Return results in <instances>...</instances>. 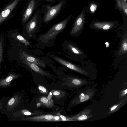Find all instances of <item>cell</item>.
Returning a JSON list of instances; mask_svg holds the SVG:
<instances>
[{
    "mask_svg": "<svg viewBox=\"0 0 127 127\" xmlns=\"http://www.w3.org/2000/svg\"><path fill=\"white\" fill-rule=\"evenodd\" d=\"M97 7V5L96 4L92 3L91 4L90 9V10L92 13H94L96 10Z\"/></svg>",
    "mask_w": 127,
    "mask_h": 127,
    "instance_id": "obj_21",
    "label": "cell"
},
{
    "mask_svg": "<svg viewBox=\"0 0 127 127\" xmlns=\"http://www.w3.org/2000/svg\"><path fill=\"white\" fill-rule=\"evenodd\" d=\"M37 16L35 14L26 26V28L28 33L31 34L35 31L37 27Z\"/></svg>",
    "mask_w": 127,
    "mask_h": 127,
    "instance_id": "obj_12",
    "label": "cell"
},
{
    "mask_svg": "<svg viewBox=\"0 0 127 127\" xmlns=\"http://www.w3.org/2000/svg\"><path fill=\"white\" fill-rule=\"evenodd\" d=\"M18 74L10 73L5 78H0V88H4L10 85L12 81L18 78Z\"/></svg>",
    "mask_w": 127,
    "mask_h": 127,
    "instance_id": "obj_10",
    "label": "cell"
},
{
    "mask_svg": "<svg viewBox=\"0 0 127 127\" xmlns=\"http://www.w3.org/2000/svg\"><path fill=\"white\" fill-rule=\"evenodd\" d=\"M52 94L53 95L56 96H58L60 94V93L58 91H55L53 92Z\"/></svg>",
    "mask_w": 127,
    "mask_h": 127,
    "instance_id": "obj_27",
    "label": "cell"
},
{
    "mask_svg": "<svg viewBox=\"0 0 127 127\" xmlns=\"http://www.w3.org/2000/svg\"><path fill=\"white\" fill-rule=\"evenodd\" d=\"M127 52V39L125 37L122 41L121 48L119 51V54L122 55L126 53Z\"/></svg>",
    "mask_w": 127,
    "mask_h": 127,
    "instance_id": "obj_16",
    "label": "cell"
},
{
    "mask_svg": "<svg viewBox=\"0 0 127 127\" xmlns=\"http://www.w3.org/2000/svg\"><path fill=\"white\" fill-rule=\"evenodd\" d=\"M122 8L126 15H127V3L126 0H121Z\"/></svg>",
    "mask_w": 127,
    "mask_h": 127,
    "instance_id": "obj_19",
    "label": "cell"
},
{
    "mask_svg": "<svg viewBox=\"0 0 127 127\" xmlns=\"http://www.w3.org/2000/svg\"><path fill=\"white\" fill-rule=\"evenodd\" d=\"M117 3L118 7L120 10L122 9V4L120 0H117Z\"/></svg>",
    "mask_w": 127,
    "mask_h": 127,
    "instance_id": "obj_26",
    "label": "cell"
},
{
    "mask_svg": "<svg viewBox=\"0 0 127 127\" xmlns=\"http://www.w3.org/2000/svg\"><path fill=\"white\" fill-rule=\"evenodd\" d=\"M118 105H115L113 106L111 109V111H112L115 109L117 106Z\"/></svg>",
    "mask_w": 127,
    "mask_h": 127,
    "instance_id": "obj_29",
    "label": "cell"
},
{
    "mask_svg": "<svg viewBox=\"0 0 127 127\" xmlns=\"http://www.w3.org/2000/svg\"><path fill=\"white\" fill-rule=\"evenodd\" d=\"M53 58L59 63L70 69L83 74H85L86 73V72L75 65L61 58L55 56L53 57Z\"/></svg>",
    "mask_w": 127,
    "mask_h": 127,
    "instance_id": "obj_5",
    "label": "cell"
},
{
    "mask_svg": "<svg viewBox=\"0 0 127 127\" xmlns=\"http://www.w3.org/2000/svg\"><path fill=\"white\" fill-rule=\"evenodd\" d=\"M35 2L34 0H32L30 2L24 13L22 18V22L25 23L32 13L35 7Z\"/></svg>",
    "mask_w": 127,
    "mask_h": 127,
    "instance_id": "obj_11",
    "label": "cell"
},
{
    "mask_svg": "<svg viewBox=\"0 0 127 127\" xmlns=\"http://www.w3.org/2000/svg\"><path fill=\"white\" fill-rule=\"evenodd\" d=\"M4 44V34L2 32L0 35V70L3 59Z\"/></svg>",
    "mask_w": 127,
    "mask_h": 127,
    "instance_id": "obj_14",
    "label": "cell"
},
{
    "mask_svg": "<svg viewBox=\"0 0 127 127\" xmlns=\"http://www.w3.org/2000/svg\"><path fill=\"white\" fill-rule=\"evenodd\" d=\"M54 116H55L51 114H47L26 118L23 119L25 120L33 121H55Z\"/></svg>",
    "mask_w": 127,
    "mask_h": 127,
    "instance_id": "obj_9",
    "label": "cell"
},
{
    "mask_svg": "<svg viewBox=\"0 0 127 127\" xmlns=\"http://www.w3.org/2000/svg\"><path fill=\"white\" fill-rule=\"evenodd\" d=\"M84 21V15L83 12L76 20L70 32L71 34L77 33L82 29Z\"/></svg>",
    "mask_w": 127,
    "mask_h": 127,
    "instance_id": "obj_6",
    "label": "cell"
},
{
    "mask_svg": "<svg viewBox=\"0 0 127 127\" xmlns=\"http://www.w3.org/2000/svg\"><path fill=\"white\" fill-rule=\"evenodd\" d=\"M20 97L18 94L16 93L11 97L4 105V111L5 112H14L16 110L20 102Z\"/></svg>",
    "mask_w": 127,
    "mask_h": 127,
    "instance_id": "obj_2",
    "label": "cell"
},
{
    "mask_svg": "<svg viewBox=\"0 0 127 127\" xmlns=\"http://www.w3.org/2000/svg\"><path fill=\"white\" fill-rule=\"evenodd\" d=\"M23 63L27 65L31 69L35 72L42 75L48 77H51L52 75L50 73L43 71L37 65L28 62L27 61L22 59Z\"/></svg>",
    "mask_w": 127,
    "mask_h": 127,
    "instance_id": "obj_8",
    "label": "cell"
},
{
    "mask_svg": "<svg viewBox=\"0 0 127 127\" xmlns=\"http://www.w3.org/2000/svg\"><path fill=\"white\" fill-rule=\"evenodd\" d=\"M72 83L75 85H79L81 83V81L77 79H74L72 81Z\"/></svg>",
    "mask_w": 127,
    "mask_h": 127,
    "instance_id": "obj_23",
    "label": "cell"
},
{
    "mask_svg": "<svg viewBox=\"0 0 127 127\" xmlns=\"http://www.w3.org/2000/svg\"><path fill=\"white\" fill-rule=\"evenodd\" d=\"M19 0H15L8 5L0 13V24L6 19L18 3Z\"/></svg>",
    "mask_w": 127,
    "mask_h": 127,
    "instance_id": "obj_7",
    "label": "cell"
},
{
    "mask_svg": "<svg viewBox=\"0 0 127 127\" xmlns=\"http://www.w3.org/2000/svg\"><path fill=\"white\" fill-rule=\"evenodd\" d=\"M39 101L43 105L47 107H51L53 105V101L52 99L49 100L45 97H42L40 98Z\"/></svg>",
    "mask_w": 127,
    "mask_h": 127,
    "instance_id": "obj_15",
    "label": "cell"
},
{
    "mask_svg": "<svg viewBox=\"0 0 127 127\" xmlns=\"http://www.w3.org/2000/svg\"><path fill=\"white\" fill-rule=\"evenodd\" d=\"M21 113L24 115H30L32 114L30 112L25 110H23L21 111Z\"/></svg>",
    "mask_w": 127,
    "mask_h": 127,
    "instance_id": "obj_24",
    "label": "cell"
},
{
    "mask_svg": "<svg viewBox=\"0 0 127 127\" xmlns=\"http://www.w3.org/2000/svg\"><path fill=\"white\" fill-rule=\"evenodd\" d=\"M53 96L52 95H51L49 94L48 95L47 98L49 100H51L52 99L51 98Z\"/></svg>",
    "mask_w": 127,
    "mask_h": 127,
    "instance_id": "obj_28",
    "label": "cell"
},
{
    "mask_svg": "<svg viewBox=\"0 0 127 127\" xmlns=\"http://www.w3.org/2000/svg\"><path fill=\"white\" fill-rule=\"evenodd\" d=\"M20 56L21 59H24L31 63L34 64L42 68H45L46 67V65L44 61L32 56L24 51H23L20 53Z\"/></svg>",
    "mask_w": 127,
    "mask_h": 127,
    "instance_id": "obj_4",
    "label": "cell"
},
{
    "mask_svg": "<svg viewBox=\"0 0 127 127\" xmlns=\"http://www.w3.org/2000/svg\"><path fill=\"white\" fill-rule=\"evenodd\" d=\"M67 47L69 50L75 54L79 55L83 54L79 49L70 44H68Z\"/></svg>",
    "mask_w": 127,
    "mask_h": 127,
    "instance_id": "obj_17",
    "label": "cell"
},
{
    "mask_svg": "<svg viewBox=\"0 0 127 127\" xmlns=\"http://www.w3.org/2000/svg\"><path fill=\"white\" fill-rule=\"evenodd\" d=\"M63 3L62 1L57 4L50 8L46 13L44 18V22L45 23L52 20L57 14L61 8Z\"/></svg>",
    "mask_w": 127,
    "mask_h": 127,
    "instance_id": "obj_3",
    "label": "cell"
},
{
    "mask_svg": "<svg viewBox=\"0 0 127 127\" xmlns=\"http://www.w3.org/2000/svg\"><path fill=\"white\" fill-rule=\"evenodd\" d=\"M95 28L104 30H107L112 28L114 24L111 22H96L93 24Z\"/></svg>",
    "mask_w": 127,
    "mask_h": 127,
    "instance_id": "obj_13",
    "label": "cell"
},
{
    "mask_svg": "<svg viewBox=\"0 0 127 127\" xmlns=\"http://www.w3.org/2000/svg\"><path fill=\"white\" fill-rule=\"evenodd\" d=\"M87 118V116L85 115H83L80 116L78 118V119L79 120H83L86 119Z\"/></svg>",
    "mask_w": 127,
    "mask_h": 127,
    "instance_id": "obj_25",
    "label": "cell"
},
{
    "mask_svg": "<svg viewBox=\"0 0 127 127\" xmlns=\"http://www.w3.org/2000/svg\"><path fill=\"white\" fill-rule=\"evenodd\" d=\"M124 93L123 95H124L125 94H126L127 93V89H126L124 91Z\"/></svg>",
    "mask_w": 127,
    "mask_h": 127,
    "instance_id": "obj_31",
    "label": "cell"
},
{
    "mask_svg": "<svg viewBox=\"0 0 127 127\" xmlns=\"http://www.w3.org/2000/svg\"><path fill=\"white\" fill-rule=\"evenodd\" d=\"M38 89L41 93L45 94H48V92L47 89L43 86H39Z\"/></svg>",
    "mask_w": 127,
    "mask_h": 127,
    "instance_id": "obj_20",
    "label": "cell"
},
{
    "mask_svg": "<svg viewBox=\"0 0 127 127\" xmlns=\"http://www.w3.org/2000/svg\"><path fill=\"white\" fill-rule=\"evenodd\" d=\"M15 37L17 40L24 44L25 45L27 46L29 45V42L23 36L19 34L16 35Z\"/></svg>",
    "mask_w": 127,
    "mask_h": 127,
    "instance_id": "obj_18",
    "label": "cell"
},
{
    "mask_svg": "<svg viewBox=\"0 0 127 127\" xmlns=\"http://www.w3.org/2000/svg\"><path fill=\"white\" fill-rule=\"evenodd\" d=\"M40 104H41L40 103H37V106H39L40 105Z\"/></svg>",
    "mask_w": 127,
    "mask_h": 127,
    "instance_id": "obj_32",
    "label": "cell"
},
{
    "mask_svg": "<svg viewBox=\"0 0 127 127\" xmlns=\"http://www.w3.org/2000/svg\"><path fill=\"white\" fill-rule=\"evenodd\" d=\"M84 94L83 93H82L79 96V98H80L81 97H82L84 95Z\"/></svg>",
    "mask_w": 127,
    "mask_h": 127,
    "instance_id": "obj_30",
    "label": "cell"
},
{
    "mask_svg": "<svg viewBox=\"0 0 127 127\" xmlns=\"http://www.w3.org/2000/svg\"><path fill=\"white\" fill-rule=\"evenodd\" d=\"M46 0L48 1H51L53 0Z\"/></svg>",
    "mask_w": 127,
    "mask_h": 127,
    "instance_id": "obj_33",
    "label": "cell"
},
{
    "mask_svg": "<svg viewBox=\"0 0 127 127\" xmlns=\"http://www.w3.org/2000/svg\"><path fill=\"white\" fill-rule=\"evenodd\" d=\"M90 98V96L88 95H84L82 97L80 98V101L81 102H83L88 100Z\"/></svg>",
    "mask_w": 127,
    "mask_h": 127,
    "instance_id": "obj_22",
    "label": "cell"
},
{
    "mask_svg": "<svg viewBox=\"0 0 127 127\" xmlns=\"http://www.w3.org/2000/svg\"><path fill=\"white\" fill-rule=\"evenodd\" d=\"M68 21V19H66L54 25L46 32L41 35L39 39L43 42L46 43L53 39L65 28Z\"/></svg>",
    "mask_w": 127,
    "mask_h": 127,
    "instance_id": "obj_1",
    "label": "cell"
}]
</instances>
